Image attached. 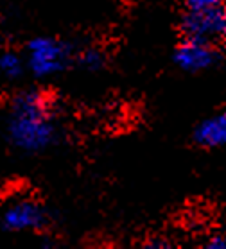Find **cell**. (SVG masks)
I'll return each mask as SVG.
<instances>
[{"mask_svg": "<svg viewBox=\"0 0 226 249\" xmlns=\"http://www.w3.org/2000/svg\"><path fill=\"white\" fill-rule=\"evenodd\" d=\"M57 136L51 99L41 91H25L13 102L9 117V140L25 153L51 147Z\"/></svg>", "mask_w": 226, "mask_h": 249, "instance_id": "6da1fadb", "label": "cell"}, {"mask_svg": "<svg viewBox=\"0 0 226 249\" xmlns=\"http://www.w3.org/2000/svg\"><path fill=\"white\" fill-rule=\"evenodd\" d=\"M70 59V47L57 38L40 36L27 45V67L38 77H51L59 74L68 67Z\"/></svg>", "mask_w": 226, "mask_h": 249, "instance_id": "7a4b0ae2", "label": "cell"}, {"mask_svg": "<svg viewBox=\"0 0 226 249\" xmlns=\"http://www.w3.org/2000/svg\"><path fill=\"white\" fill-rule=\"evenodd\" d=\"M223 18H225V9L219 7H194V9L185 7L180 23L181 34L183 38L215 41L221 38Z\"/></svg>", "mask_w": 226, "mask_h": 249, "instance_id": "3957f363", "label": "cell"}, {"mask_svg": "<svg viewBox=\"0 0 226 249\" xmlns=\"http://www.w3.org/2000/svg\"><path fill=\"white\" fill-rule=\"evenodd\" d=\"M172 59L176 67L187 74H199L214 67L219 59V54L214 47V41L183 38L176 45Z\"/></svg>", "mask_w": 226, "mask_h": 249, "instance_id": "277c9868", "label": "cell"}, {"mask_svg": "<svg viewBox=\"0 0 226 249\" xmlns=\"http://www.w3.org/2000/svg\"><path fill=\"white\" fill-rule=\"evenodd\" d=\"M2 224L9 231H34L47 224V213L36 201L20 199L6 208Z\"/></svg>", "mask_w": 226, "mask_h": 249, "instance_id": "5b68a950", "label": "cell"}, {"mask_svg": "<svg viewBox=\"0 0 226 249\" xmlns=\"http://www.w3.org/2000/svg\"><path fill=\"white\" fill-rule=\"evenodd\" d=\"M196 145L201 149H225L226 147V111L208 115L196 125L192 133Z\"/></svg>", "mask_w": 226, "mask_h": 249, "instance_id": "8992f818", "label": "cell"}, {"mask_svg": "<svg viewBox=\"0 0 226 249\" xmlns=\"http://www.w3.org/2000/svg\"><path fill=\"white\" fill-rule=\"evenodd\" d=\"M0 72L9 77V79H15L18 75H22L23 72V61L22 57L18 56L17 52H4L0 56Z\"/></svg>", "mask_w": 226, "mask_h": 249, "instance_id": "52a82bcc", "label": "cell"}, {"mask_svg": "<svg viewBox=\"0 0 226 249\" xmlns=\"http://www.w3.org/2000/svg\"><path fill=\"white\" fill-rule=\"evenodd\" d=\"M104 61H106V57H104L102 51H99V49H95V47L83 49L79 54L81 67L86 68V70H92V72H95V70L104 67Z\"/></svg>", "mask_w": 226, "mask_h": 249, "instance_id": "ba28073f", "label": "cell"}, {"mask_svg": "<svg viewBox=\"0 0 226 249\" xmlns=\"http://www.w3.org/2000/svg\"><path fill=\"white\" fill-rule=\"evenodd\" d=\"M185 7H219L226 9V0H185Z\"/></svg>", "mask_w": 226, "mask_h": 249, "instance_id": "9c48e42d", "label": "cell"}, {"mask_svg": "<svg viewBox=\"0 0 226 249\" xmlns=\"http://www.w3.org/2000/svg\"><path fill=\"white\" fill-rule=\"evenodd\" d=\"M205 246L210 249H226V235H212V237L205 242Z\"/></svg>", "mask_w": 226, "mask_h": 249, "instance_id": "30bf717a", "label": "cell"}, {"mask_svg": "<svg viewBox=\"0 0 226 249\" xmlns=\"http://www.w3.org/2000/svg\"><path fill=\"white\" fill-rule=\"evenodd\" d=\"M221 38L226 41V9H225V18H223V31H221Z\"/></svg>", "mask_w": 226, "mask_h": 249, "instance_id": "8fae6325", "label": "cell"}]
</instances>
